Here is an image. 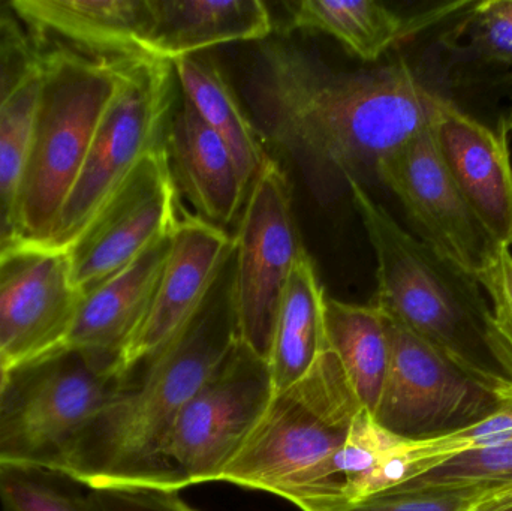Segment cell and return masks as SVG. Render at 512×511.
Instances as JSON below:
<instances>
[{"mask_svg": "<svg viewBox=\"0 0 512 511\" xmlns=\"http://www.w3.org/2000/svg\"><path fill=\"white\" fill-rule=\"evenodd\" d=\"M254 89L268 140L343 182L375 176L382 159L432 126L442 99L403 59L336 71L283 42L261 48Z\"/></svg>", "mask_w": 512, "mask_h": 511, "instance_id": "6da1fadb", "label": "cell"}, {"mask_svg": "<svg viewBox=\"0 0 512 511\" xmlns=\"http://www.w3.org/2000/svg\"><path fill=\"white\" fill-rule=\"evenodd\" d=\"M237 341L231 258L191 321L81 432L60 476L90 491L147 488L177 417Z\"/></svg>", "mask_w": 512, "mask_h": 511, "instance_id": "7a4b0ae2", "label": "cell"}, {"mask_svg": "<svg viewBox=\"0 0 512 511\" xmlns=\"http://www.w3.org/2000/svg\"><path fill=\"white\" fill-rule=\"evenodd\" d=\"M376 258L372 305L484 386L512 396V353L481 282L400 227L363 183L346 180Z\"/></svg>", "mask_w": 512, "mask_h": 511, "instance_id": "3957f363", "label": "cell"}, {"mask_svg": "<svg viewBox=\"0 0 512 511\" xmlns=\"http://www.w3.org/2000/svg\"><path fill=\"white\" fill-rule=\"evenodd\" d=\"M363 405L330 350L297 383L273 393L218 482L268 492L301 511L343 507L337 456Z\"/></svg>", "mask_w": 512, "mask_h": 511, "instance_id": "277c9868", "label": "cell"}, {"mask_svg": "<svg viewBox=\"0 0 512 511\" xmlns=\"http://www.w3.org/2000/svg\"><path fill=\"white\" fill-rule=\"evenodd\" d=\"M36 50L38 105L15 240L50 242L96 129L135 59H104L60 47Z\"/></svg>", "mask_w": 512, "mask_h": 511, "instance_id": "5b68a950", "label": "cell"}, {"mask_svg": "<svg viewBox=\"0 0 512 511\" xmlns=\"http://www.w3.org/2000/svg\"><path fill=\"white\" fill-rule=\"evenodd\" d=\"M128 377L119 357L71 348L11 369L0 396V470L60 476L81 432Z\"/></svg>", "mask_w": 512, "mask_h": 511, "instance_id": "8992f818", "label": "cell"}, {"mask_svg": "<svg viewBox=\"0 0 512 511\" xmlns=\"http://www.w3.org/2000/svg\"><path fill=\"white\" fill-rule=\"evenodd\" d=\"M173 63L132 60L108 105L50 242L68 249L149 153L164 146L174 104Z\"/></svg>", "mask_w": 512, "mask_h": 511, "instance_id": "52a82bcc", "label": "cell"}, {"mask_svg": "<svg viewBox=\"0 0 512 511\" xmlns=\"http://www.w3.org/2000/svg\"><path fill=\"white\" fill-rule=\"evenodd\" d=\"M267 360L237 341L177 417L147 488L218 482L273 398Z\"/></svg>", "mask_w": 512, "mask_h": 511, "instance_id": "ba28073f", "label": "cell"}, {"mask_svg": "<svg viewBox=\"0 0 512 511\" xmlns=\"http://www.w3.org/2000/svg\"><path fill=\"white\" fill-rule=\"evenodd\" d=\"M304 252L288 177L270 159L249 189L234 236L233 255L239 341L261 359H268L283 293Z\"/></svg>", "mask_w": 512, "mask_h": 511, "instance_id": "9c48e42d", "label": "cell"}, {"mask_svg": "<svg viewBox=\"0 0 512 511\" xmlns=\"http://www.w3.org/2000/svg\"><path fill=\"white\" fill-rule=\"evenodd\" d=\"M387 318L391 356L372 416L385 431L409 441H426L483 422L504 404L432 345Z\"/></svg>", "mask_w": 512, "mask_h": 511, "instance_id": "30bf717a", "label": "cell"}, {"mask_svg": "<svg viewBox=\"0 0 512 511\" xmlns=\"http://www.w3.org/2000/svg\"><path fill=\"white\" fill-rule=\"evenodd\" d=\"M375 177L396 195L421 242L478 281L507 249L457 188L430 128L382 159Z\"/></svg>", "mask_w": 512, "mask_h": 511, "instance_id": "8fae6325", "label": "cell"}, {"mask_svg": "<svg viewBox=\"0 0 512 511\" xmlns=\"http://www.w3.org/2000/svg\"><path fill=\"white\" fill-rule=\"evenodd\" d=\"M81 291L68 249L14 240L0 249V357L9 369L65 348Z\"/></svg>", "mask_w": 512, "mask_h": 511, "instance_id": "7c38bea8", "label": "cell"}, {"mask_svg": "<svg viewBox=\"0 0 512 511\" xmlns=\"http://www.w3.org/2000/svg\"><path fill=\"white\" fill-rule=\"evenodd\" d=\"M180 221L179 191L167 147L153 150L68 248L81 294L171 236Z\"/></svg>", "mask_w": 512, "mask_h": 511, "instance_id": "4fadbf2b", "label": "cell"}, {"mask_svg": "<svg viewBox=\"0 0 512 511\" xmlns=\"http://www.w3.org/2000/svg\"><path fill=\"white\" fill-rule=\"evenodd\" d=\"M183 216L149 309L120 353L122 374H131L191 321L233 258L234 237L225 228L197 215Z\"/></svg>", "mask_w": 512, "mask_h": 511, "instance_id": "5bb4252c", "label": "cell"}, {"mask_svg": "<svg viewBox=\"0 0 512 511\" xmlns=\"http://www.w3.org/2000/svg\"><path fill=\"white\" fill-rule=\"evenodd\" d=\"M433 140L472 209L504 248L512 249V164L507 128L499 131L442 96Z\"/></svg>", "mask_w": 512, "mask_h": 511, "instance_id": "9a60e30c", "label": "cell"}, {"mask_svg": "<svg viewBox=\"0 0 512 511\" xmlns=\"http://www.w3.org/2000/svg\"><path fill=\"white\" fill-rule=\"evenodd\" d=\"M36 47H60L104 59L149 57L153 0H14Z\"/></svg>", "mask_w": 512, "mask_h": 511, "instance_id": "2e32d148", "label": "cell"}, {"mask_svg": "<svg viewBox=\"0 0 512 511\" xmlns=\"http://www.w3.org/2000/svg\"><path fill=\"white\" fill-rule=\"evenodd\" d=\"M165 147L177 191L197 216L222 228L236 221L249 188L227 144L185 98L170 117Z\"/></svg>", "mask_w": 512, "mask_h": 511, "instance_id": "e0dca14e", "label": "cell"}, {"mask_svg": "<svg viewBox=\"0 0 512 511\" xmlns=\"http://www.w3.org/2000/svg\"><path fill=\"white\" fill-rule=\"evenodd\" d=\"M171 236L81 294L65 348L120 356L152 302L170 255Z\"/></svg>", "mask_w": 512, "mask_h": 511, "instance_id": "ac0fdd59", "label": "cell"}, {"mask_svg": "<svg viewBox=\"0 0 512 511\" xmlns=\"http://www.w3.org/2000/svg\"><path fill=\"white\" fill-rule=\"evenodd\" d=\"M465 2L436 6L430 11L402 15L373 0H300L285 3L286 30H306L331 36L349 53L375 62L390 48L439 21L453 17Z\"/></svg>", "mask_w": 512, "mask_h": 511, "instance_id": "d6986e66", "label": "cell"}, {"mask_svg": "<svg viewBox=\"0 0 512 511\" xmlns=\"http://www.w3.org/2000/svg\"><path fill=\"white\" fill-rule=\"evenodd\" d=\"M149 57L174 60L230 42L261 41L273 30L259 0H153Z\"/></svg>", "mask_w": 512, "mask_h": 511, "instance_id": "ffe728a7", "label": "cell"}, {"mask_svg": "<svg viewBox=\"0 0 512 511\" xmlns=\"http://www.w3.org/2000/svg\"><path fill=\"white\" fill-rule=\"evenodd\" d=\"M173 69L176 81L182 87L183 98L227 144L243 182L251 189L271 158L265 150L261 132L243 110L224 69L207 53L174 60Z\"/></svg>", "mask_w": 512, "mask_h": 511, "instance_id": "44dd1931", "label": "cell"}, {"mask_svg": "<svg viewBox=\"0 0 512 511\" xmlns=\"http://www.w3.org/2000/svg\"><path fill=\"white\" fill-rule=\"evenodd\" d=\"M324 287L307 252L292 270L274 323L268 369L274 393L300 381L327 347Z\"/></svg>", "mask_w": 512, "mask_h": 511, "instance_id": "7402d4cb", "label": "cell"}, {"mask_svg": "<svg viewBox=\"0 0 512 511\" xmlns=\"http://www.w3.org/2000/svg\"><path fill=\"white\" fill-rule=\"evenodd\" d=\"M442 33L448 78L460 87H512V0L465 2Z\"/></svg>", "mask_w": 512, "mask_h": 511, "instance_id": "603a6c76", "label": "cell"}, {"mask_svg": "<svg viewBox=\"0 0 512 511\" xmlns=\"http://www.w3.org/2000/svg\"><path fill=\"white\" fill-rule=\"evenodd\" d=\"M327 347L339 360L358 401L375 411L390 365L387 318L372 303L355 305L325 296Z\"/></svg>", "mask_w": 512, "mask_h": 511, "instance_id": "cb8c5ba5", "label": "cell"}, {"mask_svg": "<svg viewBox=\"0 0 512 511\" xmlns=\"http://www.w3.org/2000/svg\"><path fill=\"white\" fill-rule=\"evenodd\" d=\"M39 95L38 65L0 107V237L14 242Z\"/></svg>", "mask_w": 512, "mask_h": 511, "instance_id": "d4e9b609", "label": "cell"}, {"mask_svg": "<svg viewBox=\"0 0 512 511\" xmlns=\"http://www.w3.org/2000/svg\"><path fill=\"white\" fill-rule=\"evenodd\" d=\"M512 486V440L490 449L465 453L427 471L412 482L391 489L474 488L484 492Z\"/></svg>", "mask_w": 512, "mask_h": 511, "instance_id": "484cf974", "label": "cell"}, {"mask_svg": "<svg viewBox=\"0 0 512 511\" xmlns=\"http://www.w3.org/2000/svg\"><path fill=\"white\" fill-rule=\"evenodd\" d=\"M2 511H92L86 497L54 482L47 471L5 468L0 470Z\"/></svg>", "mask_w": 512, "mask_h": 511, "instance_id": "4316f807", "label": "cell"}, {"mask_svg": "<svg viewBox=\"0 0 512 511\" xmlns=\"http://www.w3.org/2000/svg\"><path fill=\"white\" fill-rule=\"evenodd\" d=\"M487 492L474 488L397 489L364 498L337 511H469Z\"/></svg>", "mask_w": 512, "mask_h": 511, "instance_id": "83f0119b", "label": "cell"}, {"mask_svg": "<svg viewBox=\"0 0 512 511\" xmlns=\"http://www.w3.org/2000/svg\"><path fill=\"white\" fill-rule=\"evenodd\" d=\"M38 65V50L17 15L0 20V107ZM8 243L0 237V249Z\"/></svg>", "mask_w": 512, "mask_h": 511, "instance_id": "f1b7e54d", "label": "cell"}, {"mask_svg": "<svg viewBox=\"0 0 512 511\" xmlns=\"http://www.w3.org/2000/svg\"><path fill=\"white\" fill-rule=\"evenodd\" d=\"M86 498L92 511H198L179 492L156 488L95 489Z\"/></svg>", "mask_w": 512, "mask_h": 511, "instance_id": "f546056e", "label": "cell"}, {"mask_svg": "<svg viewBox=\"0 0 512 511\" xmlns=\"http://www.w3.org/2000/svg\"><path fill=\"white\" fill-rule=\"evenodd\" d=\"M492 305L496 326L512 353V252L505 249L480 279Z\"/></svg>", "mask_w": 512, "mask_h": 511, "instance_id": "4dcf8cb0", "label": "cell"}, {"mask_svg": "<svg viewBox=\"0 0 512 511\" xmlns=\"http://www.w3.org/2000/svg\"><path fill=\"white\" fill-rule=\"evenodd\" d=\"M469 511H512V486L487 492Z\"/></svg>", "mask_w": 512, "mask_h": 511, "instance_id": "1f68e13d", "label": "cell"}, {"mask_svg": "<svg viewBox=\"0 0 512 511\" xmlns=\"http://www.w3.org/2000/svg\"><path fill=\"white\" fill-rule=\"evenodd\" d=\"M14 0H0V20L15 17Z\"/></svg>", "mask_w": 512, "mask_h": 511, "instance_id": "d6a6232c", "label": "cell"}, {"mask_svg": "<svg viewBox=\"0 0 512 511\" xmlns=\"http://www.w3.org/2000/svg\"><path fill=\"white\" fill-rule=\"evenodd\" d=\"M9 372H11V369L6 366V363L3 362L2 357H0V396H2L6 383H8Z\"/></svg>", "mask_w": 512, "mask_h": 511, "instance_id": "836d02e7", "label": "cell"}, {"mask_svg": "<svg viewBox=\"0 0 512 511\" xmlns=\"http://www.w3.org/2000/svg\"><path fill=\"white\" fill-rule=\"evenodd\" d=\"M502 126H505L507 128V131H512V111L510 116L507 117V119L502 122Z\"/></svg>", "mask_w": 512, "mask_h": 511, "instance_id": "e575fe53", "label": "cell"}]
</instances>
